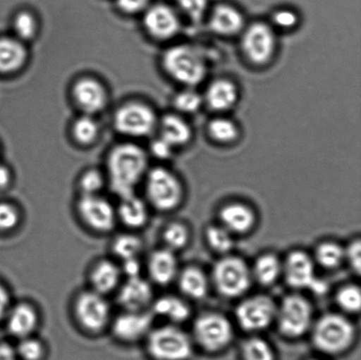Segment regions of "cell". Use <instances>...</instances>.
<instances>
[{
  "mask_svg": "<svg viewBox=\"0 0 361 360\" xmlns=\"http://www.w3.org/2000/svg\"><path fill=\"white\" fill-rule=\"evenodd\" d=\"M149 157L147 151L134 141L115 144L108 151L104 169L108 188L118 199L137 193L150 168Z\"/></svg>",
  "mask_w": 361,
  "mask_h": 360,
  "instance_id": "cell-1",
  "label": "cell"
},
{
  "mask_svg": "<svg viewBox=\"0 0 361 360\" xmlns=\"http://www.w3.org/2000/svg\"><path fill=\"white\" fill-rule=\"evenodd\" d=\"M164 72L184 87H196L208 73V61L197 46L179 44L169 46L161 58Z\"/></svg>",
  "mask_w": 361,
  "mask_h": 360,
  "instance_id": "cell-2",
  "label": "cell"
},
{
  "mask_svg": "<svg viewBox=\"0 0 361 360\" xmlns=\"http://www.w3.org/2000/svg\"><path fill=\"white\" fill-rule=\"evenodd\" d=\"M144 199L151 209L161 213L178 209L185 197V189L178 175L164 166L150 168L142 185Z\"/></svg>",
  "mask_w": 361,
  "mask_h": 360,
  "instance_id": "cell-3",
  "label": "cell"
},
{
  "mask_svg": "<svg viewBox=\"0 0 361 360\" xmlns=\"http://www.w3.org/2000/svg\"><path fill=\"white\" fill-rule=\"evenodd\" d=\"M314 347L328 355L344 354L356 340V328L343 313H327L314 321L310 330Z\"/></svg>",
  "mask_w": 361,
  "mask_h": 360,
  "instance_id": "cell-4",
  "label": "cell"
},
{
  "mask_svg": "<svg viewBox=\"0 0 361 360\" xmlns=\"http://www.w3.org/2000/svg\"><path fill=\"white\" fill-rule=\"evenodd\" d=\"M72 315L76 326L90 336H98L109 330L114 316L107 296L90 288L78 292L73 298Z\"/></svg>",
  "mask_w": 361,
  "mask_h": 360,
  "instance_id": "cell-5",
  "label": "cell"
},
{
  "mask_svg": "<svg viewBox=\"0 0 361 360\" xmlns=\"http://www.w3.org/2000/svg\"><path fill=\"white\" fill-rule=\"evenodd\" d=\"M210 282L222 297L238 299L246 295L254 281L250 264L242 257L228 254L214 263Z\"/></svg>",
  "mask_w": 361,
  "mask_h": 360,
  "instance_id": "cell-6",
  "label": "cell"
},
{
  "mask_svg": "<svg viewBox=\"0 0 361 360\" xmlns=\"http://www.w3.org/2000/svg\"><path fill=\"white\" fill-rule=\"evenodd\" d=\"M159 118L160 116L149 104L130 101L116 109L112 123L116 132L133 141L154 135Z\"/></svg>",
  "mask_w": 361,
  "mask_h": 360,
  "instance_id": "cell-7",
  "label": "cell"
},
{
  "mask_svg": "<svg viewBox=\"0 0 361 360\" xmlns=\"http://www.w3.org/2000/svg\"><path fill=\"white\" fill-rule=\"evenodd\" d=\"M144 341L147 354L154 360H188L192 355V340L175 324L154 327Z\"/></svg>",
  "mask_w": 361,
  "mask_h": 360,
  "instance_id": "cell-8",
  "label": "cell"
},
{
  "mask_svg": "<svg viewBox=\"0 0 361 360\" xmlns=\"http://www.w3.org/2000/svg\"><path fill=\"white\" fill-rule=\"evenodd\" d=\"M314 309L309 299L293 292L285 296L277 306L274 323L279 334L288 340H298L310 333Z\"/></svg>",
  "mask_w": 361,
  "mask_h": 360,
  "instance_id": "cell-9",
  "label": "cell"
},
{
  "mask_svg": "<svg viewBox=\"0 0 361 360\" xmlns=\"http://www.w3.org/2000/svg\"><path fill=\"white\" fill-rule=\"evenodd\" d=\"M235 330L228 317L217 311L200 314L194 320L191 340L202 350L216 354L231 345Z\"/></svg>",
  "mask_w": 361,
  "mask_h": 360,
  "instance_id": "cell-10",
  "label": "cell"
},
{
  "mask_svg": "<svg viewBox=\"0 0 361 360\" xmlns=\"http://www.w3.org/2000/svg\"><path fill=\"white\" fill-rule=\"evenodd\" d=\"M240 37V51L247 62L263 67L274 60L278 49V35L274 27L264 21L246 25Z\"/></svg>",
  "mask_w": 361,
  "mask_h": 360,
  "instance_id": "cell-11",
  "label": "cell"
},
{
  "mask_svg": "<svg viewBox=\"0 0 361 360\" xmlns=\"http://www.w3.org/2000/svg\"><path fill=\"white\" fill-rule=\"evenodd\" d=\"M78 221L94 235L111 234L118 225L115 204L104 196H78L74 204Z\"/></svg>",
  "mask_w": 361,
  "mask_h": 360,
  "instance_id": "cell-12",
  "label": "cell"
},
{
  "mask_svg": "<svg viewBox=\"0 0 361 360\" xmlns=\"http://www.w3.org/2000/svg\"><path fill=\"white\" fill-rule=\"evenodd\" d=\"M277 306L274 299L265 294L243 298L235 308L237 325L247 333H260L274 323Z\"/></svg>",
  "mask_w": 361,
  "mask_h": 360,
  "instance_id": "cell-13",
  "label": "cell"
},
{
  "mask_svg": "<svg viewBox=\"0 0 361 360\" xmlns=\"http://www.w3.org/2000/svg\"><path fill=\"white\" fill-rule=\"evenodd\" d=\"M317 264L313 256L303 250L289 252L282 260V277L286 285L295 290H306L322 294L326 290V285L317 277Z\"/></svg>",
  "mask_w": 361,
  "mask_h": 360,
  "instance_id": "cell-14",
  "label": "cell"
},
{
  "mask_svg": "<svg viewBox=\"0 0 361 360\" xmlns=\"http://www.w3.org/2000/svg\"><path fill=\"white\" fill-rule=\"evenodd\" d=\"M141 16L144 31L155 42L171 41L182 30V16L169 4H151Z\"/></svg>",
  "mask_w": 361,
  "mask_h": 360,
  "instance_id": "cell-15",
  "label": "cell"
},
{
  "mask_svg": "<svg viewBox=\"0 0 361 360\" xmlns=\"http://www.w3.org/2000/svg\"><path fill=\"white\" fill-rule=\"evenodd\" d=\"M71 100L81 114L95 116L108 107L109 94L105 84L97 77L82 76L73 81Z\"/></svg>",
  "mask_w": 361,
  "mask_h": 360,
  "instance_id": "cell-16",
  "label": "cell"
},
{
  "mask_svg": "<svg viewBox=\"0 0 361 360\" xmlns=\"http://www.w3.org/2000/svg\"><path fill=\"white\" fill-rule=\"evenodd\" d=\"M155 317L149 310L126 311L113 316L109 330L120 343L132 345L146 340L154 328Z\"/></svg>",
  "mask_w": 361,
  "mask_h": 360,
  "instance_id": "cell-17",
  "label": "cell"
},
{
  "mask_svg": "<svg viewBox=\"0 0 361 360\" xmlns=\"http://www.w3.org/2000/svg\"><path fill=\"white\" fill-rule=\"evenodd\" d=\"M116 294L118 305L126 311L149 310L154 299L153 284L142 275L126 278Z\"/></svg>",
  "mask_w": 361,
  "mask_h": 360,
  "instance_id": "cell-18",
  "label": "cell"
},
{
  "mask_svg": "<svg viewBox=\"0 0 361 360\" xmlns=\"http://www.w3.org/2000/svg\"><path fill=\"white\" fill-rule=\"evenodd\" d=\"M4 323L7 333L16 340L33 336L41 324V315L37 306L30 302L13 303Z\"/></svg>",
  "mask_w": 361,
  "mask_h": 360,
  "instance_id": "cell-19",
  "label": "cell"
},
{
  "mask_svg": "<svg viewBox=\"0 0 361 360\" xmlns=\"http://www.w3.org/2000/svg\"><path fill=\"white\" fill-rule=\"evenodd\" d=\"M207 16L209 30L221 37H238L247 25L242 11L232 4H218Z\"/></svg>",
  "mask_w": 361,
  "mask_h": 360,
  "instance_id": "cell-20",
  "label": "cell"
},
{
  "mask_svg": "<svg viewBox=\"0 0 361 360\" xmlns=\"http://www.w3.org/2000/svg\"><path fill=\"white\" fill-rule=\"evenodd\" d=\"M87 278L91 290L108 296L118 291L123 280V275L118 261L101 259L92 263Z\"/></svg>",
  "mask_w": 361,
  "mask_h": 360,
  "instance_id": "cell-21",
  "label": "cell"
},
{
  "mask_svg": "<svg viewBox=\"0 0 361 360\" xmlns=\"http://www.w3.org/2000/svg\"><path fill=\"white\" fill-rule=\"evenodd\" d=\"M146 271L148 280L159 287H167L175 282L180 268L176 253L164 247L154 249L147 257Z\"/></svg>",
  "mask_w": 361,
  "mask_h": 360,
  "instance_id": "cell-22",
  "label": "cell"
},
{
  "mask_svg": "<svg viewBox=\"0 0 361 360\" xmlns=\"http://www.w3.org/2000/svg\"><path fill=\"white\" fill-rule=\"evenodd\" d=\"M218 215L219 224L235 236L250 234L257 225L256 211L240 201L226 203L221 207Z\"/></svg>",
  "mask_w": 361,
  "mask_h": 360,
  "instance_id": "cell-23",
  "label": "cell"
},
{
  "mask_svg": "<svg viewBox=\"0 0 361 360\" xmlns=\"http://www.w3.org/2000/svg\"><path fill=\"white\" fill-rule=\"evenodd\" d=\"M116 210L118 223L129 231H139L146 228L150 220L151 208L146 199L137 193L120 197Z\"/></svg>",
  "mask_w": 361,
  "mask_h": 360,
  "instance_id": "cell-24",
  "label": "cell"
},
{
  "mask_svg": "<svg viewBox=\"0 0 361 360\" xmlns=\"http://www.w3.org/2000/svg\"><path fill=\"white\" fill-rule=\"evenodd\" d=\"M239 98L238 87L233 80L226 77L212 80L203 94L204 104L219 114H224L235 107Z\"/></svg>",
  "mask_w": 361,
  "mask_h": 360,
  "instance_id": "cell-25",
  "label": "cell"
},
{
  "mask_svg": "<svg viewBox=\"0 0 361 360\" xmlns=\"http://www.w3.org/2000/svg\"><path fill=\"white\" fill-rule=\"evenodd\" d=\"M157 135L178 150L190 143L193 130L183 115L169 113L159 118Z\"/></svg>",
  "mask_w": 361,
  "mask_h": 360,
  "instance_id": "cell-26",
  "label": "cell"
},
{
  "mask_svg": "<svg viewBox=\"0 0 361 360\" xmlns=\"http://www.w3.org/2000/svg\"><path fill=\"white\" fill-rule=\"evenodd\" d=\"M30 60L27 44L10 37H0V74L13 75L21 72Z\"/></svg>",
  "mask_w": 361,
  "mask_h": 360,
  "instance_id": "cell-27",
  "label": "cell"
},
{
  "mask_svg": "<svg viewBox=\"0 0 361 360\" xmlns=\"http://www.w3.org/2000/svg\"><path fill=\"white\" fill-rule=\"evenodd\" d=\"M150 311L155 318L158 317L167 321L168 323L179 326L187 322L191 316L190 306L185 299L171 294L154 298Z\"/></svg>",
  "mask_w": 361,
  "mask_h": 360,
  "instance_id": "cell-28",
  "label": "cell"
},
{
  "mask_svg": "<svg viewBox=\"0 0 361 360\" xmlns=\"http://www.w3.org/2000/svg\"><path fill=\"white\" fill-rule=\"evenodd\" d=\"M176 283L184 298L198 301L207 295L210 288V278L201 268L187 266L179 271Z\"/></svg>",
  "mask_w": 361,
  "mask_h": 360,
  "instance_id": "cell-29",
  "label": "cell"
},
{
  "mask_svg": "<svg viewBox=\"0 0 361 360\" xmlns=\"http://www.w3.org/2000/svg\"><path fill=\"white\" fill-rule=\"evenodd\" d=\"M253 281L262 287H271L282 277V260L274 253L258 256L250 266Z\"/></svg>",
  "mask_w": 361,
  "mask_h": 360,
  "instance_id": "cell-30",
  "label": "cell"
},
{
  "mask_svg": "<svg viewBox=\"0 0 361 360\" xmlns=\"http://www.w3.org/2000/svg\"><path fill=\"white\" fill-rule=\"evenodd\" d=\"M70 135L77 146L84 148L94 146L101 135V126L97 116L80 113L71 123Z\"/></svg>",
  "mask_w": 361,
  "mask_h": 360,
  "instance_id": "cell-31",
  "label": "cell"
},
{
  "mask_svg": "<svg viewBox=\"0 0 361 360\" xmlns=\"http://www.w3.org/2000/svg\"><path fill=\"white\" fill-rule=\"evenodd\" d=\"M111 250L113 256L119 263L140 259L144 252L143 240L135 232H122L112 240Z\"/></svg>",
  "mask_w": 361,
  "mask_h": 360,
  "instance_id": "cell-32",
  "label": "cell"
},
{
  "mask_svg": "<svg viewBox=\"0 0 361 360\" xmlns=\"http://www.w3.org/2000/svg\"><path fill=\"white\" fill-rule=\"evenodd\" d=\"M11 25L13 37L26 44L35 41L40 33V20L37 14L30 10L18 11L14 13Z\"/></svg>",
  "mask_w": 361,
  "mask_h": 360,
  "instance_id": "cell-33",
  "label": "cell"
},
{
  "mask_svg": "<svg viewBox=\"0 0 361 360\" xmlns=\"http://www.w3.org/2000/svg\"><path fill=\"white\" fill-rule=\"evenodd\" d=\"M207 130L209 137L214 143L224 146L236 142L240 136L238 125L225 116H218L212 118L208 123Z\"/></svg>",
  "mask_w": 361,
  "mask_h": 360,
  "instance_id": "cell-34",
  "label": "cell"
},
{
  "mask_svg": "<svg viewBox=\"0 0 361 360\" xmlns=\"http://www.w3.org/2000/svg\"><path fill=\"white\" fill-rule=\"evenodd\" d=\"M312 256L317 266L324 270L334 271L345 263V247L334 241L322 242Z\"/></svg>",
  "mask_w": 361,
  "mask_h": 360,
  "instance_id": "cell-35",
  "label": "cell"
},
{
  "mask_svg": "<svg viewBox=\"0 0 361 360\" xmlns=\"http://www.w3.org/2000/svg\"><path fill=\"white\" fill-rule=\"evenodd\" d=\"M79 196H94L104 194L108 188L107 178L104 170L97 168L85 169L80 173L76 182Z\"/></svg>",
  "mask_w": 361,
  "mask_h": 360,
  "instance_id": "cell-36",
  "label": "cell"
},
{
  "mask_svg": "<svg viewBox=\"0 0 361 360\" xmlns=\"http://www.w3.org/2000/svg\"><path fill=\"white\" fill-rule=\"evenodd\" d=\"M204 237L209 248L221 256L231 254L235 247V235L219 223L208 225Z\"/></svg>",
  "mask_w": 361,
  "mask_h": 360,
  "instance_id": "cell-37",
  "label": "cell"
},
{
  "mask_svg": "<svg viewBox=\"0 0 361 360\" xmlns=\"http://www.w3.org/2000/svg\"><path fill=\"white\" fill-rule=\"evenodd\" d=\"M161 240L164 248L173 252L185 249L190 241L189 228L183 222L172 221L166 225L161 232Z\"/></svg>",
  "mask_w": 361,
  "mask_h": 360,
  "instance_id": "cell-38",
  "label": "cell"
},
{
  "mask_svg": "<svg viewBox=\"0 0 361 360\" xmlns=\"http://www.w3.org/2000/svg\"><path fill=\"white\" fill-rule=\"evenodd\" d=\"M243 360H275V352L264 338L251 335L242 345Z\"/></svg>",
  "mask_w": 361,
  "mask_h": 360,
  "instance_id": "cell-39",
  "label": "cell"
},
{
  "mask_svg": "<svg viewBox=\"0 0 361 360\" xmlns=\"http://www.w3.org/2000/svg\"><path fill=\"white\" fill-rule=\"evenodd\" d=\"M336 304L345 315H355L360 311L361 291L358 285L348 284L339 288L335 295Z\"/></svg>",
  "mask_w": 361,
  "mask_h": 360,
  "instance_id": "cell-40",
  "label": "cell"
},
{
  "mask_svg": "<svg viewBox=\"0 0 361 360\" xmlns=\"http://www.w3.org/2000/svg\"><path fill=\"white\" fill-rule=\"evenodd\" d=\"M173 107L180 115L197 113L204 105L203 95L194 89V87H184L178 92L172 99Z\"/></svg>",
  "mask_w": 361,
  "mask_h": 360,
  "instance_id": "cell-41",
  "label": "cell"
},
{
  "mask_svg": "<svg viewBox=\"0 0 361 360\" xmlns=\"http://www.w3.org/2000/svg\"><path fill=\"white\" fill-rule=\"evenodd\" d=\"M14 350L19 360H44L47 354L44 341L35 335L17 340Z\"/></svg>",
  "mask_w": 361,
  "mask_h": 360,
  "instance_id": "cell-42",
  "label": "cell"
},
{
  "mask_svg": "<svg viewBox=\"0 0 361 360\" xmlns=\"http://www.w3.org/2000/svg\"><path fill=\"white\" fill-rule=\"evenodd\" d=\"M23 222V213L16 204L1 201L0 202V232L9 235L16 232Z\"/></svg>",
  "mask_w": 361,
  "mask_h": 360,
  "instance_id": "cell-43",
  "label": "cell"
},
{
  "mask_svg": "<svg viewBox=\"0 0 361 360\" xmlns=\"http://www.w3.org/2000/svg\"><path fill=\"white\" fill-rule=\"evenodd\" d=\"M180 16L197 23L207 17L209 11L208 0H173Z\"/></svg>",
  "mask_w": 361,
  "mask_h": 360,
  "instance_id": "cell-44",
  "label": "cell"
},
{
  "mask_svg": "<svg viewBox=\"0 0 361 360\" xmlns=\"http://www.w3.org/2000/svg\"><path fill=\"white\" fill-rule=\"evenodd\" d=\"M299 23V14L295 10L282 7L272 13L270 24L276 31H291L298 27Z\"/></svg>",
  "mask_w": 361,
  "mask_h": 360,
  "instance_id": "cell-45",
  "label": "cell"
},
{
  "mask_svg": "<svg viewBox=\"0 0 361 360\" xmlns=\"http://www.w3.org/2000/svg\"><path fill=\"white\" fill-rule=\"evenodd\" d=\"M147 153L149 156L157 159L158 161H165L171 159L176 151L174 147L166 142L161 137L155 134V137L151 140Z\"/></svg>",
  "mask_w": 361,
  "mask_h": 360,
  "instance_id": "cell-46",
  "label": "cell"
},
{
  "mask_svg": "<svg viewBox=\"0 0 361 360\" xmlns=\"http://www.w3.org/2000/svg\"><path fill=\"white\" fill-rule=\"evenodd\" d=\"M151 4V0H116V8L127 16L142 15Z\"/></svg>",
  "mask_w": 361,
  "mask_h": 360,
  "instance_id": "cell-47",
  "label": "cell"
},
{
  "mask_svg": "<svg viewBox=\"0 0 361 360\" xmlns=\"http://www.w3.org/2000/svg\"><path fill=\"white\" fill-rule=\"evenodd\" d=\"M345 262L351 270L360 276L361 271V242L360 239L353 240L348 247H345Z\"/></svg>",
  "mask_w": 361,
  "mask_h": 360,
  "instance_id": "cell-48",
  "label": "cell"
},
{
  "mask_svg": "<svg viewBox=\"0 0 361 360\" xmlns=\"http://www.w3.org/2000/svg\"><path fill=\"white\" fill-rule=\"evenodd\" d=\"M119 263V262H118ZM123 278H133L142 275L143 266L140 259H130L119 263Z\"/></svg>",
  "mask_w": 361,
  "mask_h": 360,
  "instance_id": "cell-49",
  "label": "cell"
},
{
  "mask_svg": "<svg viewBox=\"0 0 361 360\" xmlns=\"http://www.w3.org/2000/svg\"><path fill=\"white\" fill-rule=\"evenodd\" d=\"M12 304V295L8 287L0 281V323L5 321L6 314Z\"/></svg>",
  "mask_w": 361,
  "mask_h": 360,
  "instance_id": "cell-50",
  "label": "cell"
},
{
  "mask_svg": "<svg viewBox=\"0 0 361 360\" xmlns=\"http://www.w3.org/2000/svg\"><path fill=\"white\" fill-rule=\"evenodd\" d=\"M13 173L8 166L0 164V192L8 190L13 182Z\"/></svg>",
  "mask_w": 361,
  "mask_h": 360,
  "instance_id": "cell-51",
  "label": "cell"
},
{
  "mask_svg": "<svg viewBox=\"0 0 361 360\" xmlns=\"http://www.w3.org/2000/svg\"><path fill=\"white\" fill-rule=\"evenodd\" d=\"M0 360H19L13 345L0 342Z\"/></svg>",
  "mask_w": 361,
  "mask_h": 360,
  "instance_id": "cell-52",
  "label": "cell"
},
{
  "mask_svg": "<svg viewBox=\"0 0 361 360\" xmlns=\"http://www.w3.org/2000/svg\"><path fill=\"white\" fill-rule=\"evenodd\" d=\"M310 360H320V359H310Z\"/></svg>",
  "mask_w": 361,
  "mask_h": 360,
  "instance_id": "cell-53",
  "label": "cell"
}]
</instances>
